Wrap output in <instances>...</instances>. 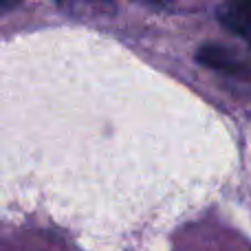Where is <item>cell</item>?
Masks as SVG:
<instances>
[{
    "instance_id": "6da1fadb",
    "label": "cell",
    "mask_w": 251,
    "mask_h": 251,
    "mask_svg": "<svg viewBox=\"0 0 251 251\" xmlns=\"http://www.w3.org/2000/svg\"><path fill=\"white\" fill-rule=\"evenodd\" d=\"M196 62L223 75H231L243 82H251V66L245 64L234 51L221 47V44H203L196 51Z\"/></svg>"
},
{
    "instance_id": "7a4b0ae2",
    "label": "cell",
    "mask_w": 251,
    "mask_h": 251,
    "mask_svg": "<svg viewBox=\"0 0 251 251\" xmlns=\"http://www.w3.org/2000/svg\"><path fill=\"white\" fill-rule=\"evenodd\" d=\"M221 22L251 47V0H225L218 9Z\"/></svg>"
},
{
    "instance_id": "3957f363",
    "label": "cell",
    "mask_w": 251,
    "mask_h": 251,
    "mask_svg": "<svg viewBox=\"0 0 251 251\" xmlns=\"http://www.w3.org/2000/svg\"><path fill=\"white\" fill-rule=\"evenodd\" d=\"M62 7H77V4H110L113 0H55Z\"/></svg>"
},
{
    "instance_id": "277c9868",
    "label": "cell",
    "mask_w": 251,
    "mask_h": 251,
    "mask_svg": "<svg viewBox=\"0 0 251 251\" xmlns=\"http://www.w3.org/2000/svg\"><path fill=\"white\" fill-rule=\"evenodd\" d=\"M134 2L143 4V7H150V9H165L172 0H134Z\"/></svg>"
},
{
    "instance_id": "5b68a950",
    "label": "cell",
    "mask_w": 251,
    "mask_h": 251,
    "mask_svg": "<svg viewBox=\"0 0 251 251\" xmlns=\"http://www.w3.org/2000/svg\"><path fill=\"white\" fill-rule=\"evenodd\" d=\"M11 4H13V0H2V9H4V11H9V9H11Z\"/></svg>"
}]
</instances>
